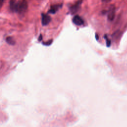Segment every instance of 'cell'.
<instances>
[{"label": "cell", "instance_id": "8fae6325", "mask_svg": "<svg viewBox=\"0 0 127 127\" xmlns=\"http://www.w3.org/2000/svg\"><path fill=\"white\" fill-rule=\"evenodd\" d=\"M42 36L41 34H40V35L39 36V37L38 38V40L40 41L42 40Z\"/></svg>", "mask_w": 127, "mask_h": 127}, {"label": "cell", "instance_id": "7a4b0ae2", "mask_svg": "<svg viewBox=\"0 0 127 127\" xmlns=\"http://www.w3.org/2000/svg\"><path fill=\"white\" fill-rule=\"evenodd\" d=\"M83 0H78L75 4L72 5L70 8V11L71 14H74L77 12L80 9Z\"/></svg>", "mask_w": 127, "mask_h": 127}, {"label": "cell", "instance_id": "5b68a950", "mask_svg": "<svg viewBox=\"0 0 127 127\" xmlns=\"http://www.w3.org/2000/svg\"><path fill=\"white\" fill-rule=\"evenodd\" d=\"M73 22L77 26H81L84 24V20L78 15H75L73 18Z\"/></svg>", "mask_w": 127, "mask_h": 127}, {"label": "cell", "instance_id": "52a82bcc", "mask_svg": "<svg viewBox=\"0 0 127 127\" xmlns=\"http://www.w3.org/2000/svg\"><path fill=\"white\" fill-rule=\"evenodd\" d=\"M17 0H10V8L12 11H14V8L16 5Z\"/></svg>", "mask_w": 127, "mask_h": 127}, {"label": "cell", "instance_id": "30bf717a", "mask_svg": "<svg viewBox=\"0 0 127 127\" xmlns=\"http://www.w3.org/2000/svg\"><path fill=\"white\" fill-rule=\"evenodd\" d=\"M52 41H53L52 39H51V40H49L48 41H47L46 42H43V44L46 45H49L52 43Z\"/></svg>", "mask_w": 127, "mask_h": 127}, {"label": "cell", "instance_id": "6da1fadb", "mask_svg": "<svg viewBox=\"0 0 127 127\" xmlns=\"http://www.w3.org/2000/svg\"><path fill=\"white\" fill-rule=\"evenodd\" d=\"M28 9V3L26 0H20L16 4L14 11L22 16L25 14Z\"/></svg>", "mask_w": 127, "mask_h": 127}, {"label": "cell", "instance_id": "8992f818", "mask_svg": "<svg viewBox=\"0 0 127 127\" xmlns=\"http://www.w3.org/2000/svg\"><path fill=\"white\" fill-rule=\"evenodd\" d=\"M62 7V4L52 5L51 6L50 9L48 11V12L50 14H55Z\"/></svg>", "mask_w": 127, "mask_h": 127}, {"label": "cell", "instance_id": "3957f363", "mask_svg": "<svg viewBox=\"0 0 127 127\" xmlns=\"http://www.w3.org/2000/svg\"><path fill=\"white\" fill-rule=\"evenodd\" d=\"M41 22L43 26L48 25L51 21V18L50 15L46 13H42L41 14Z\"/></svg>", "mask_w": 127, "mask_h": 127}, {"label": "cell", "instance_id": "277c9868", "mask_svg": "<svg viewBox=\"0 0 127 127\" xmlns=\"http://www.w3.org/2000/svg\"><path fill=\"white\" fill-rule=\"evenodd\" d=\"M107 18L110 21H112L115 18V8L114 6H111L108 11Z\"/></svg>", "mask_w": 127, "mask_h": 127}, {"label": "cell", "instance_id": "7c38bea8", "mask_svg": "<svg viewBox=\"0 0 127 127\" xmlns=\"http://www.w3.org/2000/svg\"><path fill=\"white\" fill-rule=\"evenodd\" d=\"M110 0H102V2H105V3H108L109 2Z\"/></svg>", "mask_w": 127, "mask_h": 127}, {"label": "cell", "instance_id": "4fadbf2b", "mask_svg": "<svg viewBox=\"0 0 127 127\" xmlns=\"http://www.w3.org/2000/svg\"><path fill=\"white\" fill-rule=\"evenodd\" d=\"M4 1V0H1V6H2V5H3V3Z\"/></svg>", "mask_w": 127, "mask_h": 127}, {"label": "cell", "instance_id": "9c48e42d", "mask_svg": "<svg viewBox=\"0 0 127 127\" xmlns=\"http://www.w3.org/2000/svg\"><path fill=\"white\" fill-rule=\"evenodd\" d=\"M104 38H105V39H106V45H107V46L110 47V46H111V40L108 38V37H107L106 35H105Z\"/></svg>", "mask_w": 127, "mask_h": 127}, {"label": "cell", "instance_id": "ba28073f", "mask_svg": "<svg viewBox=\"0 0 127 127\" xmlns=\"http://www.w3.org/2000/svg\"><path fill=\"white\" fill-rule=\"evenodd\" d=\"M6 42L9 44H10V45H14L15 43V40H14V39L11 37V36H9V37H7L6 38Z\"/></svg>", "mask_w": 127, "mask_h": 127}]
</instances>
